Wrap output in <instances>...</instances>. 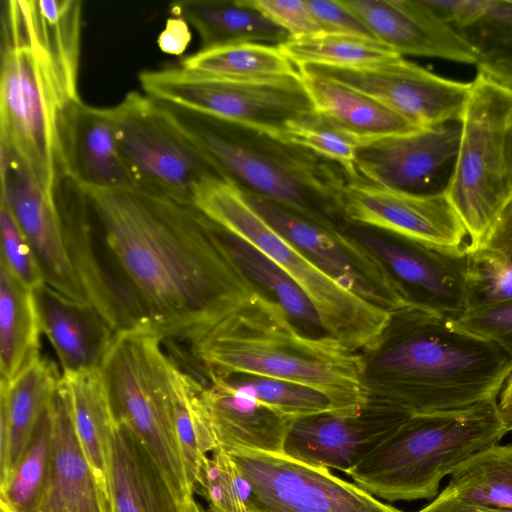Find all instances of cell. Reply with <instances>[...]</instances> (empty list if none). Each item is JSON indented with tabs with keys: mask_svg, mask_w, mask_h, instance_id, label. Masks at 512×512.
<instances>
[{
	"mask_svg": "<svg viewBox=\"0 0 512 512\" xmlns=\"http://www.w3.org/2000/svg\"><path fill=\"white\" fill-rule=\"evenodd\" d=\"M81 188L121 278L163 339L191 342L259 290L194 204L135 187Z\"/></svg>",
	"mask_w": 512,
	"mask_h": 512,
	"instance_id": "6da1fadb",
	"label": "cell"
},
{
	"mask_svg": "<svg viewBox=\"0 0 512 512\" xmlns=\"http://www.w3.org/2000/svg\"><path fill=\"white\" fill-rule=\"evenodd\" d=\"M3 4L1 154L54 197L62 183L73 179L74 132L84 104L78 88L82 2Z\"/></svg>",
	"mask_w": 512,
	"mask_h": 512,
	"instance_id": "7a4b0ae2",
	"label": "cell"
},
{
	"mask_svg": "<svg viewBox=\"0 0 512 512\" xmlns=\"http://www.w3.org/2000/svg\"><path fill=\"white\" fill-rule=\"evenodd\" d=\"M361 356L368 399L410 415L497 399L512 370V357L497 343L415 304L390 313Z\"/></svg>",
	"mask_w": 512,
	"mask_h": 512,
	"instance_id": "3957f363",
	"label": "cell"
},
{
	"mask_svg": "<svg viewBox=\"0 0 512 512\" xmlns=\"http://www.w3.org/2000/svg\"><path fill=\"white\" fill-rule=\"evenodd\" d=\"M189 344L208 376L246 373L303 384L326 394L335 413H355L368 402L361 353L327 334L301 332L260 290Z\"/></svg>",
	"mask_w": 512,
	"mask_h": 512,
	"instance_id": "277c9868",
	"label": "cell"
},
{
	"mask_svg": "<svg viewBox=\"0 0 512 512\" xmlns=\"http://www.w3.org/2000/svg\"><path fill=\"white\" fill-rule=\"evenodd\" d=\"M178 115L215 172L242 191L320 225L346 224L342 198L351 179L336 163L251 127Z\"/></svg>",
	"mask_w": 512,
	"mask_h": 512,
	"instance_id": "5b68a950",
	"label": "cell"
},
{
	"mask_svg": "<svg viewBox=\"0 0 512 512\" xmlns=\"http://www.w3.org/2000/svg\"><path fill=\"white\" fill-rule=\"evenodd\" d=\"M508 433L497 399L468 408L411 415L346 474L388 502L435 498L444 477Z\"/></svg>",
	"mask_w": 512,
	"mask_h": 512,
	"instance_id": "8992f818",
	"label": "cell"
},
{
	"mask_svg": "<svg viewBox=\"0 0 512 512\" xmlns=\"http://www.w3.org/2000/svg\"><path fill=\"white\" fill-rule=\"evenodd\" d=\"M193 203L210 220L247 241L282 268L313 304L324 334L359 353L376 343L390 313L323 272L250 205L237 185L210 175L196 186Z\"/></svg>",
	"mask_w": 512,
	"mask_h": 512,
	"instance_id": "52a82bcc",
	"label": "cell"
},
{
	"mask_svg": "<svg viewBox=\"0 0 512 512\" xmlns=\"http://www.w3.org/2000/svg\"><path fill=\"white\" fill-rule=\"evenodd\" d=\"M151 326L117 333L100 371L117 424L150 453L180 504L193 497L175 432L170 360Z\"/></svg>",
	"mask_w": 512,
	"mask_h": 512,
	"instance_id": "ba28073f",
	"label": "cell"
},
{
	"mask_svg": "<svg viewBox=\"0 0 512 512\" xmlns=\"http://www.w3.org/2000/svg\"><path fill=\"white\" fill-rule=\"evenodd\" d=\"M512 88L478 71L461 124L457 162L447 196L476 251L512 195L505 162V132Z\"/></svg>",
	"mask_w": 512,
	"mask_h": 512,
	"instance_id": "9c48e42d",
	"label": "cell"
},
{
	"mask_svg": "<svg viewBox=\"0 0 512 512\" xmlns=\"http://www.w3.org/2000/svg\"><path fill=\"white\" fill-rule=\"evenodd\" d=\"M108 111L136 188L193 204L199 182L218 175L174 108L131 91Z\"/></svg>",
	"mask_w": 512,
	"mask_h": 512,
	"instance_id": "30bf717a",
	"label": "cell"
},
{
	"mask_svg": "<svg viewBox=\"0 0 512 512\" xmlns=\"http://www.w3.org/2000/svg\"><path fill=\"white\" fill-rule=\"evenodd\" d=\"M138 79L145 94L174 109L251 127L272 136L314 112L300 77L231 81L179 65L144 70Z\"/></svg>",
	"mask_w": 512,
	"mask_h": 512,
	"instance_id": "8fae6325",
	"label": "cell"
},
{
	"mask_svg": "<svg viewBox=\"0 0 512 512\" xmlns=\"http://www.w3.org/2000/svg\"><path fill=\"white\" fill-rule=\"evenodd\" d=\"M228 454L248 512H404L327 468L284 453L235 449Z\"/></svg>",
	"mask_w": 512,
	"mask_h": 512,
	"instance_id": "7c38bea8",
	"label": "cell"
},
{
	"mask_svg": "<svg viewBox=\"0 0 512 512\" xmlns=\"http://www.w3.org/2000/svg\"><path fill=\"white\" fill-rule=\"evenodd\" d=\"M243 193L276 231L342 286L389 313L413 304L405 287L344 226L320 225L278 203Z\"/></svg>",
	"mask_w": 512,
	"mask_h": 512,
	"instance_id": "4fadbf2b",
	"label": "cell"
},
{
	"mask_svg": "<svg viewBox=\"0 0 512 512\" xmlns=\"http://www.w3.org/2000/svg\"><path fill=\"white\" fill-rule=\"evenodd\" d=\"M298 67L373 98L420 129L461 121L471 92V82L439 76L403 57L370 69Z\"/></svg>",
	"mask_w": 512,
	"mask_h": 512,
	"instance_id": "5bb4252c",
	"label": "cell"
},
{
	"mask_svg": "<svg viewBox=\"0 0 512 512\" xmlns=\"http://www.w3.org/2000/svg\"><path fill=\"white\" fill-rule=\"evenodd\" d=\"M461 121L360 139L356 168L366 181L421 195L447 194L461 140Z\"/></svg>",
	"mask_w": 512,
	"mask_h": 512,
	"instance_id": "9a60e30c",
	"label": "cell"
},
{
	"mask_svg": "<svg viewBox=\"0 0 512 512\" xmlns=\"http://www.w3.org/2000/svg\"><path fill=\"white\" fill-rule=\"evenodd\" d=\"M344 229L386 266L405 287L413 304L454 320L467 312V248L431 247L350 223Z\"/></svg>",
	"mask_w": 512,
	"mask_h": 512,
	"instance_id": "2e32d148",
	"label": "cell"
},
{
	"mask_svg": "<svg viewBox=\"0 0 512 512\" xmlns=\"http://www.w3.org/2000/svg\"><path fill=\"white\" fill-rule=\"evenodd\" d=\"M347 223L370 227L423 245L467 248V230L447 194L421 195L385 188L359 179L344 190Z\"/></svg>",
	"mask_w": 512,
	"mask_h": 512,
	"instance_id": "e0dca14e",
	"label": "cell"
},
{
	"mask_svg": "<svg viewBox=\"0 0 512 512\" xmlns=\"http://www.w3.org/2000/svg\"><path fill=\"white\" fill-rule=\"evenodd\" d=\"M411 415L374 399L355 413L323 412L295 418L283 453L316 467L349 472L373 453Z\"/></svg>",
	"mask_w": 512,
	"mask_h": 512,
	"instance_id": "ac0fdd59",
	"label": "cell"
},
{
	"mask_svg": "<svg viewBox=\"0 0 512 512\" xmlns=\"http://www.w3.org/2000/svg\"><path fill=\"white\" fill-rule=\"evenodd\" d=\"M66 250L87 304L115 334L137 326H151L131 287L104 267L96 251L88 199L73 180L56 190ZM152 327V326H151Z\"/></svg>",
	"mask_w": 512,
	"mask_h": 512,
	"instance_id": "d6986e66",
	"label": "cell"
},
{
	"mask_svg": "<svg viewBox=\"0 0 512 512\" xmlns=\"http://www.w3.org/2000/svg\"><path fill=\"white\" fill-rule=\"evenodd\" d=\"M1 201L31 243L45 284L71 302L88 305L66 250L56 195H46L19 165L2 154Z\"/></svg>",
	"mask_w": 512,
	"mask_h": 512,
	"instance_id": "ffe728a7",
	"label": "cell"
},
{
	"mask_svg": "<svg viewBox=\"0 0 512 512\" xmlns=\"http://www.w3.org/2000/svg\"><path fill=\"white\" fill-rule=\"evenodd\" d=\"M372 36L400 55L465 64L479 56L461 34L425 0H339Z\"/></svg>",
	"mask_w": 512,
	"mask_h": 512,
	"instance_id": "44dd1931",
	"label": "cell"
},
{
	"mask_svg": "<svg viewBox=\"0 0 512 512\" xmlns=\"http://www.w3.org/2000/svg\"><path fill=\"white\" fill-rule=\"evenodd\" d=\"M51 409L49 477L38 512H110L109 502L76 435L68 397L60 381L51 399Z\"/></svg>",
	"mask_w": 512,
	"mask_h": 512,
	"instance_id": "7402d4cb",
	"label": "cell"
},
{
	"mask_svg": "<svg viewBox=\"0 0 512 512\" xmlns=\"http://www.w3.org/2000/svg\"><path fill=\"white\" fill-rule=\"evenodd\" d=\"M201 398L218 446L224 450L283 453L290 426L287 416L249 396L231 389L222 379L209 376Z\"/></svg>",
	"mask_w": 512,
	"mask_h": 512,
	"instance_id": "603a6c76",
	"label": "cell"
},
{
	"mask_svg": "<svg viewBox=\"0 0 512 512\" xmlns=\"http://www.w3.org/2000/svg\"><path fill=\"white\" fill-rule=\"evenodd\" d=\"M42 333L61 373L99 369L115 333L92 307L71 302L46 284L34 290Z\"/></svg>",
	"mask_w": 512,
	"mask_h": 512,
	"instance_id": "cb8c5ba5",
	"label": "cell"
},
{
	"mask_svg": "<svg viewBox=\"0 0 512 512\" xmlns=\"http://www.w3.org/2000/svg\"><path fill=\"white\" fill-rule=\"evenodd\" d=\"M60 377L56 366L39 356L10 383L0 382V485L26 450Z\"/></svg>",
	"mask_w": 512,
	"mask_h": 512,
	"instance_id": "d4e9b609",
	"label": "cell"
},
{
	"mask_svg": "<svg viewBox=\"0 0 512 512\" xmlns=\"http://www.w3.org/2000/svg\"><path fill=\"white\" fill-rule=\"evenodd\" d=\"M109 505L110 512H180L150 453L119 424L111 444Z\"/></svg>",
	"mask_w": 512,
	"mask_h": 512,
	"instance_id": "484cf974",
	"label": "cell"
},
{
	"mask_svg": "<svg viewBox=\"0 0 512 512\" xmlns=\"http://www.w3.org/2000/svg\"><path fill=\"white\" fill-rule=\"evenodd\" d=\"M60 382L78 440L109 502L111 444L117 422L100 368L61 373Z\"/></svg>",
	"mask_w": 512,
	"mask_h": 512,
	"instance_id": "4316f807",
	"label": "cell"
},
{
	"mask_svg": "<svg viewBox=\"0 0 512 512\" xmlns=\"http://www.w3.org/2000/svg\"><path fill=\"white\" fill-rule=\"evenodd\" d=\"M299 70L300 81L312 102L314 112L359 139H373L420 129L357 90Z\"/></svg>",
	"mask_w": 512,
	"mask_h": 512,
	"instance_id": "83f0119b",
	"label": "cell"
},
{
	"mask_svg": "<svg viewBox=\"0 0 512 512\" xmlns=\"http://www.w3.org/2000/svg\"><path fill=\"white\" fill-rule=\"evenodd\" d=\"M198 33L201 49L239 43L279 45L290 38L283 28L242 0H181L170 4Z\"/></svg>",
	"mask_w": 512,
	"mask_h": 512,
	"instance_id": "f1b7e54d",
	"label": "cell"
},
{
	"mask_svg": "<svg viewBox=\"0 0 512 512\" xmlns=\"http://www.w3.org/2000/svg\"><path fill=\"white\" fill-rule=\"evenodd\" d=\"M73 179L81 187H135L108 108L85 103L80 108L73 140Z\"/></svg>",
	"mask_w": 512,
	"mask_h": 512,
	"instance_id": "f546056e",
	"label": "cell"
},
{
	"mask_svg": "<svg viewBox=\"0 0 512 512\" xmlns=\"http://www.w3.org/2000/svg\"><path fill=\"white\" fill-rule=\"evenodd\" d=\"M41 334L34 290L0 262V382L10 383L41 356Z\"/></svg>",
	"mask_w": 512,
	"mask_h": 512,
	"instance_id": "4dcf8cb0",
	"label": "cell"
},
{
	"mask_svg": "<svg viewBox=\"0 0 512 512\" xmlns=\"http://www.w3.org/2000/svg\"><path fill=\"white\" fill-rule=\"evenodd\" d=\"M210 222L232 262L257 289L279 303L295 324L323 331L313 304L282 268L247 241Z\"/></svg>",
	"mask_w": 512,
	"mask_h": 512,
	"instance_id": "1f68e13d",
	"label": "cell"
},
{
	"mask_svg": "<svg viewBox=\"0 0 512 512\" xmlns=\"http://www.w3.org/2000/svg\"><path fill=\"white\" fill-rule=\"evenodd\" d=\"M425 1L471 45L479 63L512 60V0Z\"/></svg>",
	"mask_w": 512,
	"mask_h": 512,
	"instance_id": "d6a6232c",
	"label": "cell"
},
{
	"mask_svg": "<svg viewBox=\"0 0 512 512\" xmlns=\"http://www.w3.org/2000/svg\"><path fill=\"white\" fill-rule=\"evenodd\" d=\"M180 66L218 79L277 81L299 78V67L277 45L239 43L200 49L180 61Z\"/></svg>",
	"mask_w": 512,
	"mask_h": 512,
	"instance_id": "836d02e7",
	"label": "cell"
},
{
	"mask_svg": "<svg viewBox=\"0 0 512 512\" xmlns=\"http://www.w3.org/2000/svg\"><path fill=\"white\" fill-rule=\"evenodd\" d=\"M277 46L297 66L370 69L402 57L376 39L339 33L290 37Z\"/></svg>",
	"mask_w": 512,
	"mask_h": 512,
	"instance_id": "e575fe53",
	"label": "cell"
},
{
	"mask_svg": "<svg viewBox=\"0 0 512 512\" xmlns=\"http://www.w3.org/2000/svg\"><path fill=\"white\" fill-rule=\"evenodd\" d=\"M170 379L175 432L188 481L195 490L202 462L219 446L201 398L203 383L173 361Z\"/></svg>",
	"mask_w": 512,
	"mask_h": 512,
	"instance_id": "d590c367",
	"label": "cell"
},
{
	"mask_svg": "<svg viewBox=\"0 0 512 512\" xmlns=\"http://www.w3.org/2000/svg\"><path fill=\"white\" fill-rule=\"evenodd\" d=\"M52 429L50 400L22 457L0 485V507L7 512L39 511L49 477Z\"/></svg>",
	"mask_w": 512,
	"mask_h": 512,
	"instance_id": "8d00e7d4",
	"label": "cell"
},
{
	"mask_svg": "<svg viewBox=\"0 0 512 512\" xmlns=\"http://www.w3.org/2000/svg\"><path fill=\"white\" fill-rule=\"evenodd\" d=\"M446 487L466 500L512 510V443L474 454L451 474Z\"/></svg>",
	"mask_w": 512,
	"mask_h": 512,
	"instance_id": "74e56055",
	"label": "cell"
},
{
	"mask_svg": "<svg viewBox=\"0 0 512 512\" xmlns=\"http://www.w3.org/2000/svg\"><path fill=\"white\" fill-rule=\"evenodd\" d=\"M218 378L231 389L292 418L335 411L326 394L296 382L246 373Z\"/></svg>",
	"mask_w": 512,
	"mask_h": 512,
	"instance_id": "f35d334b",
	"label": "cell"
},
{
	"mask_svg": "<svg viewBox=\"0 0 512 512\" xmlns=\"http://www.w3.org/2000/svg\"><path fill=\"white\" fill-rule=\"evenodd\" d=\"M274 137L304 147L336 163L348 174L351 181L362 178L356 168L360 139L338 128L316 112L289 123Z\"/></svg>",
	"mask_w": 512,
	"mask_h": 512,
	"instance_id": "ab89813d",
	"label": "cell"
},
{
	"mask_svg": "<svg viewBox=\"0 0 512 512\" xmlns=\"http://www.w3.org/2000/svg\"><path fill=\"white\" fill-rule=\"evenodd\" d=\"M208 503V512H248L241 481L228 452L220 447L202 462L195 490Z\"/></svg>",
	"mask_w": 512,
	"mask_h": 512,
	"instance_id": "60d3db41",
	"label": "cell"
},
{
	"mask_svg": "<svg viewBox=\"0 0 512 512\" xmlns=\"http://www.w3.org/2000/svg\"><path fill=\"white\" fill-rule=\"evenodd\" d=\"M468 259L467 311L512 301V264L481 249Z\"/></svg>",
	"mask_w": 512,
	"mask_h": 512,
	"instance_id": "b9f144b4",
	"label": "cell"
},
{
	"mask_svg": "<svg viewBox=\"0 0 512 512\" xmlns=\"http://www.w3.org/2000/svg\"><path fill=\"white\" fill-rule=\"evenodd\" d=\"M1 260L25 286L36 290L45 284L31 243L8 205L0 201Z\"/></svg>",
	"mask_w": 512,
	"mask_h": 512,
	"instance_id": "7bdbcfd3",
	"label": "cell"
},
{
	"mask_svg": "<svg viewBox=\"0 0 512 512\" xmlns=\"http://www.w3.org/2000/svg\"><path fill=\"white\" fill-rule=\"evenodd\" d=\"M242 2L283 28L290 37L324 32L311 12L307 0H242Z\"/></svg>",
	"mask_w": 512,
	"mask_h": 512,
	"instance_id": "ee69618b",
	"label": "cell"
},
{
	"mask_svg": "<svg viewBox=\"0 0 512 512\" xmlns=\"http://www.w3.org/2000/svg\"><path fill=\"white\" fill-rule=\"evenodd\" d=\"M456 323L501 346L512 357V301L467 311Z\"/></svg>",
	"mask_w": 512,
	"mask_h": 512,
	"instance_id": "f6af8a7d",
	"label": "cell"
},
{
	"mask_svg": "<svg viewBox=\"0 0 512 512\" xmlns=\"http://www.w3.org/2000/svg\"><path fill=\"white\" fill-rule=\"evenodd\" d=\"M325 33L348 34L375 39L364 24L339 0H307Z\"/></svg>",
	"mask_w": 512,
	"mask_h": 512,
	"instance_id": "bcb514c9",
	"label": "cell"
},
{
	"mask_svg": "<svg viewBox=\"0 0 512 512\" xmlns=\"http://www.w3.org/2000/svg\"><path fill=\"white\" fill-rule=\"evenodd\" d=\"M512 264V195L507 200L477 250Z\"/></svg>",
	"mask_w": 512,
	"mask_h": 512,
	"instance_id": "7dc6e473",
	"label": "cell"
},
{
	"mask_svg": "<svg viewBox=\"0 0 512 512\" xmlns=\"http://www.w3.org/2000/svg\"><path fill=\"white\" fill-rule=\"evenodd\" d=\"M417 512H512V510L495 508L469 501L445 488L433 498L432 502Z\"/></svg>",
	"mask_w": 512,
	"mask_h": 512,
	"instance_id": "c3c4849f",
	"label": "cell"
},
{
	"mask_svg": "<svg viewBox=\"0 0 512 512\" xmlns=\"http://www.w3.org/2000/svg\"><path fill=\"white\" fill-rule=\"evenodd\" d=\"M191 31L185 19L173 16L166 20L164 29L157 38L161 51L171 55H182L191 41Z\"/></svg>",
	"mask_w": 512,
	"mask_h": 512,
	"instance_id": "681fc988",
	"label": "cell"
},
{
	"mask_svg": "<svg viewBox=\"0 0 512 512\" xmlns=\"http://www.w3.org/2000/svg\"><path fill=\"white\" fill-rule=\"evenodd\" d=\"M477 68L495 81L512 88V60L482 62Z\"/></svg>",
	"mask_w": 512,
	"mask_h": 512,
	"instance_id": "f907efd6",
	"label": "cell"
},
{
	"mask_svg": "<svg viewBox=\"0 0 512 512\" xmlns=\"http://www.w3.org/2000/svg\"><path fill=\"white\" fill-rule=\"evenodd\" d=\"M497 408L506 430L512 431V370L498 394Z\"/></svg>",
	"mask_w": 512,
	"mask_h": 512,
	"instance_id": "816d5d0a",
	"label": "cell"
},
{
	"mask_svg": "<svg viewBox=\"0 0 512 512\" xmlns=\"http://www.w3.org/2000/svg\"><path fill=\"white\" fill-rule=\"evenodd\" d=\"M505 162L508 179L512 188V112L508 118L505 132Z\"/></svg>",
	"mask_w": 512,
	"mask_h": 512,
	"instance_id": "f5cc1de1",
	"label": "cell"
},
{
	"mask_svg": "<svg viewBox=\"0 0 512 512\" xmlns=\"http://www.w3.org/2000/svg\"><path fill=\"white\" fill-rule=\"evenodd\" d=\"M180 512H208L195 499L191 497L180 503Z\"/></svg>",
	"mask_w": 512,
	"mask_h": 512,
	"instance_id": "db71d44e",
	"label": "cell"
}]
</instances>
